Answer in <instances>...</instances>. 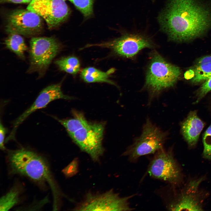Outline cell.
<instances>
[{
    "mask_svg": "<svg viewBox=\"0 0 211 211\" xmlns=\"http://www.w3.org/2000/svg\"><path fill=\"white\" fill-rule=\"evenodd\" d=\"M158 20L170 40L188 41L211 27V10L197 0H169Z\"/></svg>",
    "mask_w": 211,
    "mask_h": 211,
    "instance_id": "6da1fadb",
    "label": "cell"
},
{
    "mask_svg": "<svg viewBox=\"0 0 211 211\" xmlns=\"http://www.w3.org/2000/svg\"><path fill=\"white\" fill-rule=\"evenodd\" d=\"M7 159L12 174L26 176L42 186L47 183L53 196V208L57 210L62 195L45 158L24 149L8 151Z\"/></svg>",
    "mask_w": 211,
    "mask_h": 211,
    "instance_id": "7a4b0ae2",
    "label": "cell"
},
{
    "mask_svg": "<svg viewBox=\"0 0 211 211\" xmlns=\"http://www.w3.org/2000/svg\"><path fill=\"white\" fill-rule=\"evenodd\" d=\"M178 67L167 62L155 52L152 54L146 73L144 88L149 93L148 104L162 91L173 86L180 74Z\"/></svg>",
    "mask_w": 211,
    "mask_h": 211,
    "instance_id": "3957f363",
    "label": "cell"
},
{
    "mask_svg": "<svg viewBox=\"0 0 211 211\" xmlns=\"http://www.w3.org/2000/svg\"><path fill=\"white\" fill-rule=\"evenodd\" d=\"M168 135V132L162 130L147 118L140 135L134 139L122 155L134 162L142 156L155 153L163 148Z\"/></svg>",
    "mask_w": 211,
    "mask_h": 211,
    "instance_id": "277c9868",
    "label": "cell"
},
{
    "mask_svg": "<svg viewBox=\"0 0 211 211\" xmlns=\"http://www.w3.org/2000/svg\"><path fill=\"white\" fill-rule=\"evenodd\" d=\"M61 46L55 38L34 37L30 41V66L28 71L42 74L60 50Z\"/></svg>",
    "mask_w": 211,
    "mask_h": 211,
    "instance_id": "5b68a950",
    "label": "cell"
},
{
    "mask_svg": "<svg viewBox=\"0 0 211 211\" xmlns=\"http://www.w3.org/2000/svg\"><path fill=\"white\" fill-rule=\"evenodd\" d=\"M105 128L103 122H90L70 136L73 141L91 159L98 162L104 149L102 140Z\"/></svg>",
    "mask_w": 211,
    "mask_h": 211,
    "instance_id": "8992f818",
    "label": "cell"
},
{
    "mask_svg": "<svg viewBox=\"0 0 211 211\" xmlns=\"http://www.w3.org/2000/svg\"><path fill=\"white\" fill-rule=\"evenodd\" d=\"M132 196L121 197L113 189L102 193L89 192L84 200L74 209L78 211H129L132 210L129 200Z\"/></svg>",
    "mask_w": 211,
    "mask_h": 211,
    "instance_id": "52a82bcc",
    "label": "cell"
},
{
    "mask_svg": "<svg viewBox=\"0 0 211 211\" xmlns=\"http://www.w3.org/2000/svg\"><path fill=\"white\" fill-rule=\"evenodd\" d=\"M26 9L43 18L50 29L65 22L71 12L65 0H32Z\"/></svg>",
    "mask_w": 211,
    "mask_h": 211,
    "instance_id": "ba28073f",
    "label": "cell"
},
{
    "mask_svg": "<svg viewBox=\"0 0 211 211\" xmlns=\"http://www.w3.org/2000/svg\"><path fill=\"white\" fill-rule=\"evenodd\" d=\"M41 18L27 9L14 10L8 16L5 30L9 34L30 36L37 34L42 28Z\"/></svg>",
    "mask_w": 211,
    "mask_h": 211,
    "instance_id": "9c48e42d",
    "label": "cell"
},
{
    "mask_svg": "<svg viewBox=\"0 0 211 211\" xmlns=\"http://www.w3.org/2000/svg\"><path fill=\"white\" fill-rule=\"evenodd\" d=\"M94 46L108 48L118 55L129 58L134 57L143 49L153 47L154 45L150 40L142 36L126 34L110 41L88 44L81 49Z\"/></svg>",
    "mask_w": 211,
    "mask_h": 211,
    "instance_id": "30bf717a",
    "label": "cell"
},
{
    "mask_svg": "<svg viewBox=\"0 0 211 211\" xmlns=\"http://www.w3.org/2000/svg\"><path fill=\"white\" fill-rule=\"evenodd\" d=\"M155 154L148 168L150 176L169 183H176L180 178V171L171 149L163 148Z\"/></svg>",
    "mask_w": 211,
    "mask_h": 211,
    "instance_id": "8fae6325",
    "label": "cell"
},
{
    "mask_svg": "<svg viewBox=\"0 0 211 211\" xmlns=\"http://www.w3.org/2000/svg\"><path fill=\"white\" fill-rule=\"evenodd\" d=\"M61 83L52 84L45 87L40 92L31 106L20 115L13 122V127L8 137L14 139L18 126L30 115L36 110L45 108L51 102L57 99L71 100L74 98L64 94L61 90Z\"/></svg>",
    "mask_w": 211,
    "mask_h": 211,
    "instance_id": "7c38bea8",
    "label": "cell"
},
{
    "mask_svg": "<svg viewBox=\"0 0 211 211\" xmlns=\"http://www.w3.org/2000/svg\"><path fill=\"white\" fill-rule=\"evenodd\" d=\"M204 125L198 116L196 111L190 112L181 123V132L189 146H194L197 143Z\"/></svg>",
    "mask_w": 211,
    "mask_h": 211,
    "instance_id": "4fadbf2b",
    "label": "cell"
},
{
    "mask_svg": "<svg viewBox=\"0 0 211 211\" xmlns=\"http://www.w3.org/2000/svg\"><path fill=\"white\" fill-rule=\"evenodd\" d=\"M115 71V69L113 68L105 72L94 67H89L82 70L80 76L82 79L86 83L105 82L116 86L115 83L109 79Z\"/></svg>",
    "mask_w": 211,
    "mask_h": 211,
    "instance_id": "5bb4252c",
    "label": "cell"
},
{
    "mask_svg": "<svg viewBox=\"0 0 211 211\" xmlns=\"http://www.w3.org/2000/svg\"><path fill=\"white\" fill-rule=\"evenodd\" d=\"M193 83L205 81L211 75V55L203 57L197 62L194 68Z\"/></svg>",
    "mask_w": 211,
    "mask_h": 211,
    "instance_id": "9a60e30c",
    "label": "cell"
},
{
    "mask_svg": "<svg viewBox=\"0 0 211 211\" xmlns=\"http://www.w3.org/2000/svg\"><path fill=\"white\" fill-rule=\"evenodd\" d=\"M190 191L186 195H183L176 202L170 204L168 208L174 211L202 210L201 206L195 196Z\"/></svg>",
    "mask_w": 211,
    "mask_h": 211,
    "instance_id": "2e32d148",
    "label": "cell"
},
{
    "mask_svg": "<svg viewBox=\"0 0 211 211\" xmlns=\"http://www.w3.org/2000/svg\"><path fill=\"white\" fill-rule=\"evenodd\" d=\"M72 113L74 117L69 119H59L54 117L64 127L69 136L89 123L82 113L73 110Z\"/></svg>",
    "mask_w": 211,
    "mask_h": 211,
    "instance_id": "e0dca14e",
    "label": "cell"
},
{
    "mask_svg": "<svg viewBox=\"0 0 211 211\" xmlns=\"http://www.w3.org/2000/svg\"><path fill=\"white\" fill-rule=\"evenodd\" d=\"M5 39L4 43L7 48L22 59L25 58L24 53L28 49L24 40L20 35L13 34Z\"/></svg>",
    "mask_w": 211,
    "mask_h": 211,
    "instance_id": "ac0fdd59",
    "label": "cell"
},
{
    "mask_svg": "<svg viewBox=\"0 0 211 211\" xmlns=\"http://www.w3.org/2000/svg\"><path fill=\"white\" fill-rule=\"evenodd\" d=\"M60 70L75 75L80 71V64L77 58L74 56L63 57L55 62Z\"/></svg>",
    "mask_w": 211,
    "mask_h": 211,
    "instance_id": "d6986e66",
    "label": "cell"
},
{
    "mask_svg": "<svg viewBox=\"0 0 211 211\" xmlns=\"http://www.w3.org/2000/svg\"><path fill=\"white\" fill-rule=\"evenodd\" d=\"M20 192L19 188L14 186L2 197L0 200V211L8 210L17 204L19 201Z\"/></svg>",
    "mask_w": 211,
    "mask_h": 211,
    "instance_id": "ffe728a7",
    "label": "cell"
},
{
    "mask_svg": "<svg viewBox=\"0 0 211 211\" xmlns=\"http://www.w3.org/2000/svg\"><path fill=\"white\" fill-rule=\"evenodd\" d=\"M72 3L83 14L85 18H88L93 15V6L94 0H65Z\"/></svg>",
    "mask_w": 211,
    "mask_h": 211,
    "instance_id": "44dd1931",
    "label": "cell"
},
{
    "mask_svg": "<svg viewBox=\"0 0 211 211\" xmlns=\"http://www.w3.org/2000/svg\"><path fill=\"white\" fill-rule=\"evenodd\" d=\"M204 149L203 157L208 159H211V124L204 132L203 139Z\"/></svg>",
    "mask_w": 211,
    "mask_h": 211,
    "instance_id": "7402d4cb",
    "label": "cell"
},
{
    "mask_svg": "<svg viewBox=\"0 0 211 211\" xmlns=\"http://www.w3.org/2000/svg\"><path fill=\"white\" fill-rule=\"evenodd\" d=\"M78 167V159L77 158H75L64 168L62 171L66 178H69L73 176L77 173Z\"/></svg>",
    "mask_w": 211,
    "mask_h": 211,
    "instance_id": "603a6c76",
    "label": "cell"
},
{
    "mask_svg": "<svg viewBox=\"0 0 211 211\" xmlns=\"http://www.w3.org/2000/svg\"><path fill=\"white\" fill-rule=\"evenodd\" d=\"M211 91V75L204 81L197 93V99L194 103H197L208 92Z\"/></svg>",
    "mask_w": 211,
    "mask_h": 211,
    "instance_id": "cb8c5ba5",
    "label": "cell"
},
{
    "mask_svg": "<svg viewBox=\"0 0 211 211\" xmlns=\"http://www.w3.org/2000/svg\"><path fill=\"white\" fill-rule=\"evenodd\" d=\"M7 131V129L3 126L0 122V148L2 150L5 149L4 146V139L5 134Z\"/></svg>",
    "mask_w": 211,
    "mask_h": 211,
    "instance_id": "d4e9b609",
    "label": "cell"
},
{
    "mask_svg": "<svg viewBox=\"0 0 211 211\" xmlns=\"http://www.w3.org/2000/svg\"><path fill=\"white\" fill-rule=\"evenodd\" d=\"M1 2H11L16 4L25 3L24 0H0Z\"/></svg>",
    "mask_w": 211,
    "mask_h": 211,
    "instance_id": "484cf974",
    "label": "cell"
},
{
    "mask_svg": "<svg viewBox=\"0 0 211 211\" xmlns=\"http://www.w3.org/2000/svg\"><path fill=\"white\" fill-rule=\"evenodd\" d=\"M32 0H24L25 3H30Z\"/></svg>",
    "mask_w": 211,
    "mask_h": 211,
    "instance_id": "4316f807",
    "label": "cell"
},
{
    "mask_svg": "<svg viewBox=\"0 0 211 211\" xmlns=\"http://www.w3.org/2000/svg\"><path fill=\"white\" fill-rule=\"evenodd\" d=\"M153 1H155V0H153Z\"/></svg>",
    "mask_w": 211,
    "mask_h": 211,
    "instance_id": "83f0119b",
    "label": "cell"
}]
</instances>
